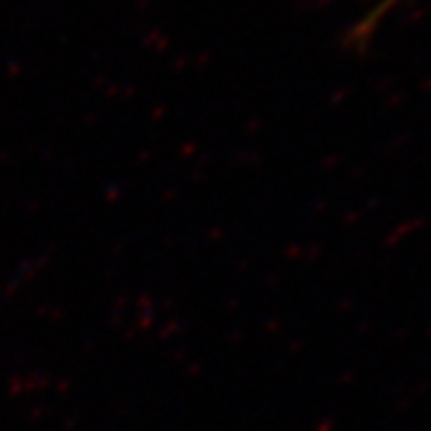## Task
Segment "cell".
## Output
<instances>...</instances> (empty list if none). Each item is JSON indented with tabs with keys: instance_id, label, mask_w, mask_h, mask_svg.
<instances>
[{
	"instance_id": "cell-1",
	"label": "cell",
	"mask_w": 431,
	"mask_h": 431,
	"mask_svg": "<svg viewBox=\"0 0 431 431\" xmlns=\"http://www.w3.org/2000/svg\"><path fill=\"white\" fill-rule=\"evenodd\" d=\"M398 3H400V0H386V3H383V8L374 15V19H381V17L386 15V12H388L390 8H393V5H398ZM374 19H371V22H374Z\"/></svg>"
}]
</instances>
